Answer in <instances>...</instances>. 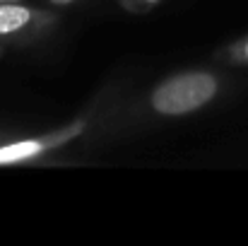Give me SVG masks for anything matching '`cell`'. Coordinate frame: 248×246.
Here are the masks:
<instances>
[{
  "label": "cell",
  "instance_id": "6da1fadb",
  "mask_svg": "<svg viewBox=\"0 0 248 246\" xmlns=\"http://www.w3.org/2000/svg\"><path fill=\"white\" fill-rule=\"evenodd\" d=\"M229 80L215 68H188L166 75L145 94L152 118H183L205 111L227 92Z\"/></svg>",
  "mask_w": 248,
  "mask_h": 246
},
{
  "label": "cell",
  "instance_id": "7a4b0ae2",
  "mask_svg": "<svg viewBox=\"0 0 248 246\" xmlns=\"http://www.w3.org/2000/svg\"><path fill=\"white\" fill-rule=\"evenodd\" d=\"M92 126V114H82L58 128L36 133V135H24V138H12L0 143V166H19V164H34L53 152H61L63 148L73 145L80 140Z\"/></svg>",
  "mask_w": 248,
  "mask_h": 246
},
{
  "label": "cell",
  "instance_id": "3957f363",
  "mask_svg": "<svg viewBox=\"0 0 248 246\" xmlns=\"http://www.w3.org/2000/svg\"><path fill=\"white\" fill-rule=\"evenodd\" d=\"M58 15L22 2H0V44H29L48 34Z\"/></svg>",
  "mask_w": 248,
  "mask_h": 246
},
{
  "label": "cell",
  "instance_id": "277c9868",
  "mask_svg": "<svg viewBox=\"0 0 248 246\" xmlns=\"http://www.w3.org/2000/svg\"><path fill=\"white\" fill-rule=\"evenodd\" d=\"M215 58H217V63H222L227 68H248V34L217 49Z\"/></svg>",
  "mask_w": 248,
  "mask_h": 246
},
{
  "label": "cell",
  "instance_id": "5b68a950",
  "mask_svg": "<svg viewBox=\"0 0 248 246\" xmlns=\"http://www.w3.org/2000/svg\"><path fill=\"white\" fill-rule=\"evenodd\" d=\"M125 10H130V12H135V15H145V12H150V10H155L157 5H162L164 0H118Z\"/></svg>",
  "mask_w": 248,
  "mask_h": 246
},
{
  "label": "cell",
  "instance_id": "8992f818",
  "mask_svg": "<svg viewBox=\"0 0 248 246\" xmlns=\"http://www.w3.org/2000/svg\"><path fill=\"white\" fill-rule=\"evenodd\" d=\"M75 0H48V5H53V7H68V5H73Z\"/></svg>",
  "mask_w": 248,
  "mask_h": 246
},
{
  "label": "cell",
  "instance_id": "52a82bcc",
  "mask_svg": "<svg viewBox=\"0 0 248 246\" xmlns=\"http://www.w3.org/2000/svg\"><path fill=\"white\" fill-rule=\"evenodd\" d=\"M0 2H22V0H0Z\"/></svg>",
  "mask_w": 248,
  "mask_h": 246
},
{
  "label": "cell",
  "instance_id": "ba28073f",
  "mask_svg": "<svg viewBox=\"0 0 248 246\" xmlns=\"http://www.w3.org/2000/svg\"><path fill=\"white\" fill-rule=\"evenodd\" d=\"M2 53H5V46H2V44H0V56H2Z\"/></svg>",
  "mask_w": 248,
  "mask_h": 246
}]
</instances>
